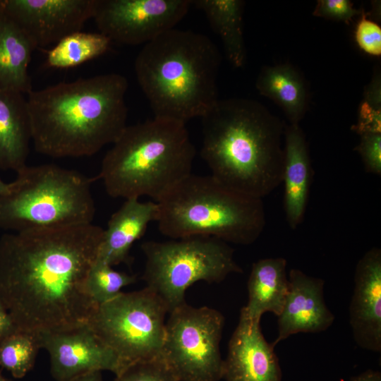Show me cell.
<instances>
[{"mask_svg":"<svg viewBox=\"0 0 381 381\" xmlns=\"http://www.w3.org/2000/svg\"><path fill=\"white\" fill-rule=\"evenodd\" d=\"M104 229L92 223L0 238V302L18 330L41 334L85 325L97 307L86 289Z\"/></svg>","mask_w":381,"mask_h":381,"instance_id":"1","label":"cell"},{"mask_svg":"<svg viewBox=\"0 0 381 381\" xmlns=\"http://www.w3.org/2000/svg\"><path fill=\"white\" fill-rule=\"evenodd\" d=\"M128 87L126 77L111 73L30 91L35 150L54 158L79 157L113 144L127 126Z\"/></svg>","mask_w":381,"mask_h":381,"instance_id":"2","label":"cell"},{"mask_svg":"<svg viewBox=\"0 0 381 381\" xmlns=\"http://www.w3.org/2000/svg\"><path fill=\"white\" fill-rule=\"evenodd\" d=\"M201 119L200 156L212 176L262 199L282 183L286 124L265 106L250 99H219Z\"/></svg>","mask_w":381,"mask_h":381,"instance_id":"3","label":"cell"},{"mask_svg":"<svg viewBox=\"0 0 381 381\" xmlns=\"http://www.w3.org/2000/svg\"><path fill=\"white\" fill-rule=\"evenodd\" d=\"M221 55L206 35L171 29L144 44L134 70L155 118L186 123L219 99Z\"/></svg>","mask_w":381,"mask_h":381,"instance_id":"4","label":"cell"},{"mask_svg":"<svg viewBox=\"0 0 381 381\" xmlns=\"http://www.w3.org/2000/svg\"><path fill=\"white\" fill-rule=\"evenodd\" d=\"M195 155L186 123L154 117L126 127L97 178L112 198L145 195L157 202L191 174Z\"/></svg>","mask_w":381,"mask_h":381,"instance_id":"5","label":"cell"},{"mask_svg":"<svg viewBox=\"0 0 381 381\" xmlns=\"http://www.w3.org/2000/svg\"><path fill=\"white\" fill-rule=\"evenodd\" d=\"M157 203L159 230L171 238L210 236L249 245L266 224L262 198L230 188L211 175L191 173Z\"/></svg>","mask_w":381,"mask_h":381,"instance_id":"6","label":"cell"},{"mask_svg":"<svg viewBox=\"0 0 381 381\" xmlns=\"http://www.w3.org/2000/svg\"><path fill=\"white\" fill-rule=\"evenodd\" d=\"M0 196V229L21 231L92 223L95 178L54 164L25 165Z\"/></svg>","mask_w":381,"mask_h":381,"instance_id":"7","label":"cell"},{"mask_svg":"<svg viewBox=\"0 0 381 381\" xmlns=\"http://www.w3.org/2000/svg\"><path fill=\"white\" fill-rule=\"evenodd\" d=\"M141 249L146 258L143 275L146 287L162 300L169 313L186 303L185 292L194 283H219L230 274L243 272L234 250L214 237L149 241Z\"/></svg>","mask_w":381,"mask_h":381,"instance_id":"8","label":"cell"},{"mask_svg":"<svg viewBox=\"0 0 381 381\" xmlns=\"http://www.w3.org/2000/svg\"><path fill=\"white\" fill-rule=\"evenodd\" d=\"M169 313L149 288L121 292L97 306L87 325L119 358L123 368L160 356Z\"/></svg>","mask_w":381,"mask_h":381,"instance_id":"9","label":"cell"},{"mask_svg":"<svg viewBox=\"0 0 381 381\" xmlns=\"http://www.w3.org/2000/svg\"><path fill=\"white\" fill-rule=\"evenodd\" d=\"M224 318L209 307L186 303L169 313L160 356L179 381H219L223 377L220 353Z\"/></svg>","mask_w":381,"mask_h":381,"instance_id":"10","label":"cell"},{"mask_svg":"<svg viewBox=\"0 0 381 381\" xmlns=\"http://www.w3.org/2000/svg\"><path fill=\"white\" fill-rule=\"evenodd\" d=\"M191 4V0H96L93 19L111 42L145 44L175 28Z\"/></svg>","mask_w":381,"mask_h":381,"instance_id":"11","label":"cell"},{"mask_svg":"<svg viewBox=\"0 0 381 381\" xmlns=\"http://www.w3.org/2000/svg\"><path fill=\"white\" fill-rule=\"evenodd\" d=\"M1 4L37 49L55 45L82 31L85 23L93 18L96 0H3Z\"/></svg>","mask_w":381,"mask_h":381,"instance_id":"12","label":"cell"},{"mask_svg":"<svg viewBox=\"0 0 381 381\" xmlns=\"http://www.w3.org/2000/svg\"><path fill=\"white\" fill-rule=\"evenodd\" d=\"M41 349L50 356L51 373L57 381H73L93 371L122 369L116 353L87 325L37 334Z\"/></svg>","mask_w":381,"mask_h":381,"instance_id":"13","label":"cell"},{"mask_svg":"<svg viewBox=\"0 0 381 381\" xmlns=\"http://www.w3.org/2000/svg\"><path fill=\"white\" fill-rule=\"evenodd\" d=\"M349 323L361 348L381 351V250L374 247L358 260L349 305Z\"/></svg>","mask_w":381,"mask_h":381,"instance_id":"14","label":"cell"},{"mask_svg":"<svg viewBox=\"0 0 381 381\" xmlns=\"http://www.w3.org/2000/svg\"><path fill=\"white\" fill-rule=\"evenodd\" d=\"M274 349L262 333L260 320L240 313L224 360L222 378L226 381H282V370Z\"/></svg>","mask_w":381,"mask_h":381,"instance_id":"15","label":"cell"},{"mask_svg":"<svg viewBox=\"0 0 381 381\" xmlns=\"http://www.w3.org/2000/svg\"><path fill=\"white\" fill-rule=\"evenodd\" d=\"M289 291L283 309L277 316L278 335L275 346L292 334L318 333L327 329L334 315L326 306L325 281L291 269L288 275Z\"/></svg>","mask_w":381,"mask_h":381,"instance_id":"16","label":"cell"},{"mask_svg":"<svg viewBox=\"0 0 381 381\" xmlns=\"http://www.w3.org/2000/svg\"><path fill=\"white\" fill-rule=\"evenodd\" d=\"M284 140V209L289 226L296 229L304 218L313 170L305 134L299 124L286 125Z\"/></svg>","mask_w":381,"mask_h":381,"instance_id":"17","label":"cell"},{"mask_svg":"<svg viewBox=\"0 0 381 381\" xmlns=\"http://www.w3.org/2000/svg\"><path fill=\"white\" fill-rule=\"evenodd\" d=\"M158 212L157 202L126 199L104 229L97 260L111 266L129 262L131 248L144 235L149 224L157 221Z\"/></svg>","mask_w":381,"mask_h":381,"instance_id":"18","label":"cell"},{"mask_svg":"<svg viewBox=\"0 0 381 381\" xmlns=\"http://www.w3.org/2000/svg\"><path fill=\"white\" fill-rule=\"evenodd\" d=\"M32 133L27 99L0 85V170L17 172L26 164Z\"/></svg>","mask_w":381,"mask_h":381,"instance_id":"19","label":"cell"},{"mask_svg":"<svg viewBox=\"0 0 381 381\" xmlns=\"http://www.w3.org/2000/svg\"><path fill=\"white\" fill-rule=\"evenodd\" d=\"M286 260L283 258H263L254 262L248 280V301L241 314L260 320L267 312L281 313L289 291Z\"/></svg>","mask_w":381,"mask_h":381,"instance_id":"20","label":"cell"},{"mask_svg":"<svg viewBox=\"0 0 381 381\" xmlns=\"http://www.w3.org/2000/svg\"><path fill=\"white\" fill-rule=\"evenodd\" d=\"M255 87L260 95L282 108L289 124H299L308 108L309 93L304 78L292 65L263 66Z\"/></svg>","mask_w":381,"mask_h":381,"instance_id":"21","label":"cell"},{"mask_svg":"<svg viewBox=\"0 0 381 381\" xmlns=\"http://www.w3.org/2000/svg\"><path fill=\"white\" fill-rule=\"evenodd\" d=\"M34 49L23 31L4 12L0 1V85L23 95L32 90L28 71Z\"/></svg>","mask_w":381,"mask_h":381,"instance_id":"22","label":"cell"},{"mask_svg":"<svg viewBox=\"0 0 381 381\" xmlns=\"http://www.w3.org/2000/svg\"><path fill=\"white\" fill-rule=\"evenodd\" d=\"M197 8L205 15L212 30L219 36L226 58L236 68L246 60L243 38L244 1L241 0H194Z\"/></svg>","mask_w":381,"mask_h":381,"instance_id":"23","label":"cell"},{"mask_svg":"<svg viewBox=\"0 0 381 381\" xmlns=\"http://www.w3.org/2000/svg\"><path fill=\"white\" fill-rule=\"evenodd\" d=\"M111 42L100 32H74L62 39L47 52V64L57 68L79 66L104 54Z\"/></svg>","mask_w":381,"mask_h":381,"instance_id":"24","label":"cell"},{"mask_svg":"<svg viewBox=\"0 0 381 381\" xmlns=\"http://www.w3.org/2000/svg\"><path fill=\"white\" fill-rule=\"evenodd\" d=\"M40 349L37 334L18 330L0 341V367L22 378L34 366Z\"/></svg>","mask_w":381,"mask_h":381,"instance_id":"25","label":"cell"},{"mask_svg":"<svg viewBox=\"0 0 381 381\" xmlns=\"http://www.w3.org/2000/svg\"><path fill=\"white\" fill-rule=\"evenodd\" d=\"M135 280V275L118 272L109 264L96 260L87 274L86 289L91 298L99 306L117 296L122 288Z\"/></svg>","mask_w":381,"mask_h":381,"instance_id":"26","label":"cell"},{"mask_svg":"<svg viewBox=\"0 0 381 381\" xmlns=\"http://www.w3.org/2000/svg\"><path fill=\"white\" fill-rule=\"evenodd\" d=\"M114 381H179V380L170 366L160 356L126 365L116 375Z\"/></svg>","mask_w":381,"mask_h":381,"instance_id":"27","label":"cell"},{"mask_svg":"<svg viewBox=\"0 0 381 381\" xmlns=\"http://www.w3.org/2000/svg\"><path fill=\"white\" fill-rule=\"evenodd\" d=\"M361 18L355 30V40L359 48L366 54L380 56L381 55V28L375 21L367 18L361 10Z\"/></svg>","mask_w":381,"mask_h":381,"instance_id":"28","label":"cell"},{"mask_svg":"<svg viewBox=\"0 0 381 381\" xmlns=\"http://www.w3.org/2000/svg\"><path fill=\"white\" fill-rule=\"evenodd\" d=\"M356 151L360 155L367 173L381 175V133H369L360 135Z\"/></svg>","mask_w":381,"mask_h":381,"instance_id":"29","label":"cell"},{"mask_svg":"<svg viewBox=\"0 0 381 381\" xmlns=\"http://www.w3.org/2000/svg\"><path fill=\"white\" fill-rule=\"evenodd\" d=\"M361 14V10L355 8L349 0H318L313 12L316 17L346 24Z\"/></svg>","mask_w":381,"mask_h":381,"instance_id":"30","label":"cell"},{"mask_svg":"<svg viewBox=\"0 0 381 381\" xmlns=\"http://www.w3.org/2000/svg\"><path fill=\"white\" fill-rule=\"evenodd\" d=\"M351 129L360 135L369 133H381V107L362 100L358 111L357 123Z\"/></svg>","mask_w":381,"mask_h":381,"instance_id":"31","label":"cell"},{"mask_svg":"<svg viewBox=\"0 0 381 381\" xmlns=\"http://www.w3.org/2000/svg\"><path fill=\"white\" fill-rule=\"evenodd\" d=\"M18 330L11 315L0 302V341Z\"/></svg>","mask_w":381,"mask_h":381,"instance_id":"32","label":"cell"},{"mask_svg":"<svg viewBox=\"0 0 381 381\" xmlns=\"http://www.w3.org/2000/svg\"><path fill=\"white\" fill-rule=\"evenodd\" d=\"M351 381H381V374L379 371L368 370L354 377Z\"/></svg>","mask_w":381,"mask_h":381,"instance_id":"33","label":"cell"},{"mask_svg":"<svg viewBox=\"0 0 381 381\" xmlns=\"http://www.w3.org/2000/svg\"><path fill=\"white\" fill-rule=\"evenodd\" d=\"M73 381H102L101 371H93L78 377Z\"/></svg>","mask_w":381,"mask_h":381,"instance_id":"34","label":"cell"},{"mask_svg":"<svg viewBox=\"0 0 381 381\" xmlns=\"http://www.w3.org/2000/svg\"><path fill=\"white\" fill-rule=\"evenodd\" d=\"M13 188V182L5 183L0 178V196L9 194Z\"/></svg>","mask_w":381,"mask_h":381,"instance_id":"35","label":"cell"},{"mask_svg":"<svg viewBox=\"0 0 381 381\" xmlns=\"http://www.w3.org/2000/svg\"><path fill=\"white\" fill-rule=\"evenodd\" d=\"M0 381H12L9 379L6 378L0 373Z\"/></svg>","mask_w":381,"mask_h":381,"instance_id":"36","label":"cell"}]
</instances>
